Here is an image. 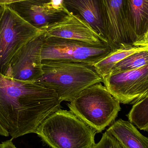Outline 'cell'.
I'll return each mask as SVG.
<instances>
[{
  "instance_id": "3",
  "label": "cell",
  "mask_w": 148,
  "mask_h": 148,
  "mask_svg": "<svg viewBox=\"0 0 148 148\" xmlns=\"http://www.w3.org/2000/svg\"><path fill=\"white\" fill-rule=\"evenodd\" d=\"M97 132L71 111L60 109L36 132L52 148H93Z\"/></svg>"
},
{
  "instance_id": "14",
  "label": "cell",
  "mask_w": 148,
  "mask_h": 148,
  "mask_svg": "<svg viewBox=\"0 0 148 148\" xmlns=\"http://www.w3.org/2000/svg\"><path fill=\"white\" fill-rule=\"evenodd\" d=\"M127 17L134 43L148 30V0H127Z\"/></svg>"
},
{
  "instance_id": "9",
  "label": "cell",
  "mask_w": 148,
  "mask_h": 148,
  "mask_svg": "<svg viewBox=\"0 0 148 148\" xmlns=\"http://www.w3.org/2000/svg\"><path fill=\"white\" fill-rule=\"evenodd\" d=\"M103 3L110 46L113 50L133 46L128 21L127 0H103Z\"/></svg>"
},
{
  "instance_id": "7",
  "label": "cell",
  "mask_w": 148,
  "mask_h": 148,
  "mask_svg": "<svg viewBox=\"0 0 148 148\" xmlns=\"http://www.w3.org/2000/svg\"><path fill=\"white\" fill-rule=\"evenodd\" d=\"M103 82L120 103L135 104L148 98V64L127 72L110 73Z\"/></svg>"
},
{
  "instance_id": "13",
  "label": "cell",
  "mask_w": 148,
  "mask_h": 148,
  "mask_svg": "<svg viewBox=\"0 0 148 148\" xmlns=\"http://www.w3.org/2000/svg\"><path fill=\"white\" fill-rule=\"evenodd\" d=\"M124 148H148V138L130 121L119 119L107 130Z\"/></svg>"
},
{
  "instance_id": "18",
  "label": "cell",
  "mask_w": 148,
  "mask_h": 148,
  "mask_svg": "<svg viewBox=\"0 0 148 148\" xmlns=\"http://www.w3.org/2000/svg\"><path fill=\"white\" fill-rule=\"evenodd\" d=\"M93 148H124L114 136L107 131L103 134L100 141L95 143Z\"/></svg>"
},
{
  "instance_id": "8",
  "label": "cell",
  "mask_w": 148,
  "mask_h": 148,
  "mask_svg": "<svg viewBox=\"0 0 148 148\" xmlns=\"http://www.w3.org/2000/svg\"><path fill=\"white\" fill-rule=\"evenodd\" d=\"M45 38L42 31L27 43L13 59L6 76L29 82L40 79L43 73L41 53Z\"/></svg>"
},
{
  "instance_id": "15",
  "label": "cell",
  "mask_w": 148,
  "mask_h": 148,
  "mask_svg": "<svg viewBox=\"0 0 148 148\" xmlns=\"http://www.w3.org/2000/svg\"><path fill=\"white\" fill-rule=\"evenodd\" d=\"M146 48L128 46L114 49L107 56L95 64L94 67L103 79L110 73L114 67L119 62L130 55Z\"/></svg>"
},
{
  "instance_id": "5",
  "label": "cell",
  "mask_w": 148,
  "mask_h": 148,
  "mask_svg": "<svg viewBox=\"0 0 148 148\" xmlns=\"http://www.w3.org/2000/svg\"><path fill=\"white\" fill-rule=\"evenodd\" d=\"M0 15V74L6 76L15 56L40 30L23 19L8 5Z\"/></svg>"
},
{
  "instance_id": "19",
  "label": "cell",
  "mask_w": 148,
  "mask_h": 148,
  "mask_svg": "<svg viewBox=\"0 0 148 148\" xmlns=\"http://www.w3.org/2000/svg\"><path fill=\"white\" fill-rule=\"evenodd\" d=\"M49 3L50 7L57 11L64 12L66 14L69 12L65 7L63 0H50Z\"/></svg>"
},
{
  "instance_id": "1",
  "label": "cell",
  "mask_w": 148,
  "mask_h": 148,
  "mask_svg": "<svg viewBox=\"0 0 148 148\" xmlns=\"http://www.w3.org/2000/svg\"><path fill=\"white\" fill-rule=\"evenodd\" d=\"M56 93L36 82L0 74V124L11 140L35 133L41 123L61 108Z\"/></svg>"
},
{
  "instance_id": "12",
  "label": "cell",
  "mask_w": 148,
  "mask_h": 148,
  "mask_svg": "<svg viewBox=\"0 0 148 148\" xmlns=\"http://www.w3.org/2000/svg\"><path fill=\"white\" fill-rule=\"evenodd\" d=\"M63 1L69 11L79 16L90 26L104 42L109 44L103 0Z\"/></svg>"
},
{
  "instance_id": "23",
  "label": "cell",
  "mask_w": 148,
  "mask_h": 148,
  "mask_svg": "<svg viewBox=\"0 0 148 148\" xmlns=\"http://www.w3.org/2000/svg\"><path fill=\"white\" fill-rule=\"evenodd\" d=\"M0 135L2 136H5V137H8L9 136L8 133L7 132V130H5L2 126L0 124Z\"/></svg>"
},
{
  "instance_id": "11",
  "label": "cell",
  "mask_w": 148,
  "mask_h": 148,
  "mask_svg": "<svg viewBox=\"0 0 148 148\" xmlns=\"http://www.w3.org/2000/svg\"><path fill=\"white\" fill-rule=\"evenodd\" d=\"M50 0H25L8 6L29 24L42 30L67 14L50 7Z\"/></svg>"
},
{
  "instance_id": "2",
  "label": "cell",
  "mask_w": 148,
  "mask_h": 148,
  "mask_svg": "<svg viewBox=\"0 0 148 148\" xmlns=\"http://www.w3.org/2000/svg\"><path fill=\"white\" fill-rule=\"evenodd\" d=\"M42 75L36 81L54 91L61 102H70L88 87L103 82L94 66L60 60L42 61Z\"/></svg>"
},
{
  "instance_id": "4",
  "label": "cell",
  "mask_w": 148,
  "mask_h": 148,
  "mask_svg": "<svg viewBox=\"0 0 148 148\" xmlns=\"http://www.w3.org/2000/svg\"><path fill=\"white\" fill-rule=\"evenodd\" d=\"M68 106L70 111L97 133L114 122L121 110L119 101L101 83L84 89Z\"/></svg>"
},
{
  "instance_id": "17",
  "label": "cell",
  "mask_w": 148,
  "mask_h": 148,
  "mask_svg": "<svg viewBox=\"0 0 148 148\" xmlns=\"http://www.w3.org/2000/svg\"><path fill=\"white\" fill-rule=\"evenodd\" d=\"M129 121L140 130L148 129V98L133 105L127 115Z\"/></svg>"
},
{
  "instance_id": "21",
  "label": "cell",
  "mask_w": 148,
  "mask_h": 148,
  "mask_svg": "<svg viewBox=\"0 0 148 148\" xmlns=\"http://www.w3.org/2000/svg\"><path fill=\"white\" fill-rule=\"evenodd\" d=\"M0 148H18L15 146L12 140H8L0 143Z\"/></svg>"
},
{
  "instance_id": "20",
  "label": "cell",
  "mask_w": 148,
  "mask_h": 148,
  "mask_svg": "<svg viewBox=\"0 0 148 148\" xmlns=\"http://www.w3.org/2000/svg\"><path fill=\"white\" fill-rule=\"evenodd\" d=\"M133 46L138 47H146L148 48V30L140 40L134 43Z\"/></svg>"
},
{
  "instance_id": "16",
  "label": "cell",
  "mask_w": 148,
  "mask_h": 148,
  "mask_svg": "<svg viewBox=\"0 0 148 148\" xmlns=\"http://www.w3.org/2000/svg\"><path fill=\"white\" fill-rule=\"evenodd\" d=\"M148 64V48L135 52L117 63L110 73L127 72Z\"/></svg>"
},
{
  "instance_id": "24",
  "label": "cell",
  "mask_w": 148,
  "mask_h": 148,
  "mask_svg": "<svg viewBox=\"0 0 148 148\" xmlns=\"http://www.w3.org/2000/svg\"><path fill=\"white\" fill-rule=\"evenodd\" d=\"M3 7L2 6H0V15H1V13L2 11Z\"/></svg>"
},
{
  "instance_id": "6",
  "label": "cell",
  "mask_w": 148,
  "mask_h": 148,
  "mask_svg": "<svg viewBox=\"0 0 148 148\" xmlns=\"http://www.w3.org/2000/svg\"><path fill=\"white\" fill-rule=\"evenodd\" d=\"M113 50L106 42L91 44L75 40L46 36L42 49V61H71L94 66Z\"/></svg>"
},
{
  "instance_id": "10",
  "label": "cell",
  "mask_w": 148,
  "mask_h": 148,
  "mask_svg": "<svg viewBox=\"0 0 148 148\" xmlns=\"http://www.w3.org/2000/svg\"><path fill=\"white\" fill-rule=\"evenodd\" d=\"M42 30L47 37L75 40L91 44L105 42L86 22L69 11L64 17Z\"/></svg>"
},
{
  "instance_id": "22",
  "label": "cell",
  "mask_w": 148,
  "mask_h": 148,
  "mask_svg": "<svg viewBox=\"0 0 148 148\" xmlns=\"http://www.w3.org/2000/svg\"><path fill=\"white\" fill-rule=\"evenodd\" d=\"M25 0H0V6L8 5L10 3Z\"/></svg>"
},
{
  "instance_id": "25",
  "label": "cell",
  "mask_w": 148,
  "mask_h": 148,
  "mask_svg": "<svg viewBox=\"0 0 148 148\" xmlns=\"http://www.w3.org/2000/svg\"><path fill=\"white\" fill-rule=\"evenodd\" d=\"M147 132H148V129H147Z\"/></svg>"
}]
</instances>
